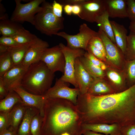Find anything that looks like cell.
<instances>
[{
  "label": "cell",
  "mask_w": 135,
  "mask_h": 135,
  "mask_svg": "<svg viewBox=\"0 0 135 135\" xmlns=\"http://www.w3.org/2000/svg\"><path fill=\"white\" fill-rule=\"evenodd\" d=\"M76 106L82 124H135V84L122 92L100 96H78Z\"/></svg>",
  "instance_id": "cell-1"
},
{
  "label": "cell",
  "mask_w": 135,
  "mask_h": 135,
  "mask_svg": "<svg viewBox=\"0 0 135 135\" xmlns=\"http://www.w3.org/2000/svg\"><path fill=\"white\" fill-rule=\"evenodd\" d=\"M42 124V135H81L82 115L68 100L48 98L45 101Z\"/></svg>",
  "instance_id": "cell-2"
},
{
  "label": "cell",
  "mask_w": 135,
  "mask_h": 135,
  "mask_svg": "<svg viewBox=\"0 0 135 135\" xmlns=\"http://www.w3.org/2000/svg\"><path fill=\"white\" fill-rule=\"evenodd\" d=\"M54 76V73L40 60L32 64L27 68L21 87L32 94L43 95L51 87Z\"/></svg>",
  "instance_id": "cell-3"
},
{
  "label": "cell",
  "mask_w": 135,
  "mask_h": 135,
  "mask_svg": "<svg viewBox=\"0 0 135 135\" xmlns=\"http://www.w3.org/2000/svg\"><path fill=\"white\" fill-rule=\"evenodd\" d=\"M42 4L41 8L35 16L34 26L41 33L50 36L55 35L63 29L64 18L54 15L52 4L45 0Z\"/></svg>",
  "instance_id": "cell-4"
},
{
  "label": "cell",
  "mask_w": 135,
  "mask_h": 135,
  "mask_svg": "<svg viewBox=\"0 0 135 135\" xmlns=\"http://www.w3.org/2000/svg\"><path fill=\"white\" fill-rule=\"evenodd\" d=\"M21 0H15L16 6L10 17L12 20L19 23L27 22L34 25L35 16L41 8L45 0H33L23 4Z\"/></svg>",
  "instance_id": "cell-5"
},
{
  "label": "cell",
  "mask_w": 135,
  "mask_h": 135,
  "mask_svg": "<svg viewBox=\"0 0 135 135\" xmlns=\"http://www.w3.org/2000/svg\"><path fill=\"white\" fill-rule=\"evenodd\" d=\"M55 35L62 37L66 41V46L72 49H81L86 51L90 40L98 36V34L91 29L85 23L80 25L79 32L75 35H70L64 32H58Z\"/></svg>",
  "instance_id": "cell-6"
},
{
  "label": "cell",
  "mask_w": 135,
  "mask_h": 135,
  "mask_svg": "<svg viewBox=\"0 0 135 135\" xmlns=\"http://www.w3.org/2000/svg\"><path fill=\"white\" fill-rule=\"evenodd\" d=\"M64 56L65 64L63 75L60 78L64 82L72 84L78 88L74 77L75 64L76 59L84 55L85 50L81 49H72L62 43L58 44Z\"/></svg>",
  "instance_id": "cell-7"
},
{
  "label": "cell",
  "mask_w": 135,
  "mask_h": 135,
  "mask_svg": "<svg viewBox=\"0 0 135 135\" xmlns=\"http://www.w3.org/2000/svg\"><path fill=\"white\" fill-rule=\"evenodd\" d=\"M40 60L43 62L53 73L60 71L64 73L65 59L59 45L46 49L43 52Z\"/></svg>",
  "instance_id": "cell-8"
},
{
  "label": "cell",
  "mask_w": 135,
  "mask_h": 135,
  "mask_svg": "<svg viewBox=\"0 0 135 135\" xmlns=\"http://www.w3.org/2000/svg\"><path fill=\"white\" fill-rule=\"evenodd\" d=\"M66 83L60 78H57L54 86L43 95L46 99L58 98L66 99L76 105L78 96L80 93L79 89L70 88Z\"/></svg>",
  "instance_id": "cell-9"
},
{
  "label": "cell",
  "mask_w": 135,
  "mask_h": 135,
  "mask_svg": "<svg viewBox=\"0 0 135 135\" xmlns=\"http://www.w3.org/2000/svg\"><path fill=\"white\" fill-rule=\"evenodd\" d=\"M81 12L78 16L89 22H96L97 18L106 10L104 0H85L80 4Z\"/></svg>",
  "instance_id": "cell-10"
},
{
  "label": "cell",
  "mask_w": 135,
  "mask_h": 135,
  "mask_svg": "<svg viewBox=\"0 0 135 135\" xmlns=\"http://www.w3.org/2000/svg\"><path fill=\"white\" fill-rule=\"evenodd\" d=\"M49 46L47 42L38 38L30 46L20 65L27 69L32 64L40 61L44 51Z\"/></svg>",
  "instance_id": "cell-11"
},
{
  "label": "cell",
  "mask_w": 135,
  "mask_h": 135,
  "mask_svg": "<svg viewBox=\"0 0 135 135\" xmlns=\"http://www.w3.org/2000/svg\"><path fill=\"white\" fill-rule=\"evenodd\" d=\"M27 69L20 64L15 66L0 77L9 92L21 87L22 80Z\"/></svg>",
  "instance_id": "cell-12"
},
{
  "label": "cell",
  "mask_w": 135,
  "mask_h": 135,
  "mask_svg": "<svg viewBox=\"0 0 135 135\" xmlns=\"http://www.w3.org/2000/svg\"><path fill=\"white\" fill-rule=\"evenodd\" d=\"M98 36L104 43L106 53V58L112 65L119 66L124 54L116 44L113 43L102 30L99 29Z\"/></svg>",
  "instance_id": "cell-13"
},
{
  "label": "cell",
  "mask_w": 135,
  "mask_h": 135,
  "mask_svg": "<svg viewBox=\"0 0 135 135\" xmlns=\"http://www.w3.org/2000/svg\"><path fill=\"white\" fill-rule=\"evenodd\" d=\"M74 77L80 94H84L87 93L94 79L84 68L79 57L75 61Z\"/></svg>",
  "instance_id": "cell-14"
},
{
  "label": "cell",
  "mask_w": 135,
  "mask_h": 135,
  "mask_svg": "<svg viewBox=\"0 0 135 135\" xmlns=\"http://www.w3.org/2000/svg\"><path fill=\"white\" fill-rule=\"evenodd\" d=\"M20 96L24 103L26 106L35 108L39 110L40 114L43 116V108L46 99L44 95H38L30 93L21 87L14 90Z\"/></svg>",
  "instance_id": "cell-15"
},
{
  "label": "cell",
  "mask_w": 135,
  "mask_h": 135,
  "mask_svg": "<svg viewBox=\"0 0 135 135\" xmlns=\"http://www.w3.org/2000/svg\"><path fill=\"white\" fill-rule=\"evenodd\" d=\"M106 10L109 17H128L126 0H104Z\"/></svg>",
  "instance_id": "cell-16"
},
{
  "label": "cell",
  "mask_w": 135,
  "mask_h": 135,
  "mask_svg": "<svg viewBox=\"0 0 135 135\" xmlns=\"http://www.w3.org/2000/svg\"><path fill=\"white\" fill-rule=\"evenodd\" d=\"M121 128L120 126L115 124H84L82 125V130H90L107 135H121Z\"/></svg>",
  "instance_id": "cell-17"
},
{
  "label": "cell",
  "mask_w": 135,
  "mask_h": 135,
  "mask_svg": "<svg viewBox=\"0 0 135 135\" xmlns=\"http://www.w3.org/2000/svg\"><path fill=\"white\" fill-rule=\"evenodd\" d=\"M27 106L24 103H18L8 112L9 127L16 132L24 117Z\"/></svg>",
  "instance_id": "cell-18"
},
{
  "label": "cell",
  "mask_w": 135,
  "mask_h": 135,
  "mask_svg": "<svg viewBox=\"0 0 135 135\" xmlns=\"http://www.w3.org/2000/svg\"><path fill=\"white\" fill-rule=\"evenodd\" d=\"M112 26L116 43L124 54L126 48L127 30L124 26L116 22L110 20Z\"/></svg>",
  "instance_id": "cell-19"
},
{
  "label": "cell",
  "mask_w": 135,
  "mask_h": 135,
  "mask_svg": "<svg viewBox=\"0 0 135 135\" xmlns=\"http://www.w3.org/2000/svg\"><path fill=\"white\" fill-rule=\"evenodd\" d=\"M40 112L37 109L27 106L22 120L17 132V135H32L31 127L34 117Z\"/></svg>",
  "instance_id": "cell-20"
},
{
  "label": "cell",
  "mask_w": 135,
  "mask_h": 135,
  "mask_svg": "<svg viewBox=\"0 0 135 135\" xmlns=\"http://www.w3.org/2000/svg\"><path fill=\"white\" fill-rule=\"evenodd\" d=\"M115 93V90L111 86L104 82L101 78H96L94 79L87 93L100 96Z\"/></svg>",
  "instance_id": "cell-21"
},
{
  "label": "cell",
  "mask_w": 135,
  "mask_h": 135,
  "mask_svg": "<svg viewBox=\"0 0 135 135\" xmlns=\"http://www.w3.org/2000/svg\"><path fill=\"white\" fill-rule=\"evenodd\" d=\"M23 103L20 96L14 90L10 91L0 101V112H8L17 104Z\"/></svg>",
  "instance_id": "cell-22"
},
{
  "label": "cell",
  "mask_w": 135,
  "mask_h": 135,
  "mask_svg": "<svg viewBox=\"0 0 135 135\" xmlns=\"http://www.w3.org/2000/svg\"><path fill=\"white\" fill-rule=\"evenodd\" d=\"M109 17L108 12L106 10L97 18L96 22L99 26V29L104 32L112 41L116 44Z\"/></svg>",
  "instance_id": "cell-23"
},
{
  "label": "cell",
  "mask_w": 135,
  "mask_h": 135,
  "mask_svg": "<svg viewBox=\"0 0 135 135\" xmlns=\"http://www.w3.org/2000/svg\"><path fill=\"white\" fill-rule=\"evenodd\" d=\"M33 42L15 47H10L8 51L14 66L21 64L28 48Z\"/></svg>",
  "instance_id": "cell-24"
},
{
  "label": "cell",
  "mask_w": 135,
  "mask_h": 135,
  "mask_svg": "<svg viewBox=\"0 0 135 135\" xmlns=\"http://www.w3.org/2000/svg\"><path fill=\"white\" fill-rule=\"evenodd\" d=\"M23 27L20 24L10 19L0 21V34L2 36H12Z\"/></svg>",
  "instance_id": "cell-25"
},
{
  "label": "cell",
  "mask_w": 135,
  "mask_h": 135,
  "mask_svg": "<svg viewBox=\"0 0 135 135\" xmlns=\"http://www.w3.org/2000/svg\"><path fill=\"white\" fill-rule=\"evenodd\" d=\"M79 59L85 69L94 79L102 78L104 76L103 70L84 56L79 57Z\"/></svg>",
  "instance_id": "cell-26"
},
{
  "label": "cell",
  "mask_w": 135,
  "mask_h": 135,
  "mask_svg": "<svg viewBox=\"0 0 135 135\" xmlns=\"http://www.w3.org/2000/svg\"><path fill=\"white\" fill-rule=\"evenodd\" d=\"M12 37L20 45L32 43L38 38L36 35L31 33L24 27L19 30Z\"/></svg>",
  "instance_id": "cell-27"
},
{
  "label": "cell",
  "mask_w": 135,
  "mask_h": 135,
  "mask_svg": "<svg viewBox=\"0 0 135 135\" xmlns=\"http://www.w3.org/2000/svg\"><path fill=\"white\" fill-rule=\"evenodd\" d=\"M14 66L9 51L0 54V77L2 76Z\"/></svg>",
  "instance_id": "cell-28"
},
{
  "label": "cell",
  "mask_w": 135,
  "mask_h": 135,
  "mask_svg": "<svg viewBox=\"0 0 135 135\" xmlns=\"http://www.w3.org/2000/svg\"><path fill=\"white\" fill-rule=\"evenodd\" d=\"M124 54L129 60L135 59V35L130 32L127 37Z\"/></svg>",
  "instance_id": "cell-29"
},
{
  "label": "cell",
  "mask_w": 135,
  "mask_h": 135,
  "mask_svg": "<svg viewBox=\"0 0 135 135\" xmlns=\"http://www.w3.org/2000/svg\"><path fill=\"white\" fill-rule=\"evenodd\" d=\"M107 75L114 85L113 88L116 93L120 92L126 90L122 86V77L118 73L114 70H110L108 72Z\"/></svg>",
  "instance_id": "cell-30"
},
{
  "label": "cell",
  "mask_w": 135,
  "mask_h": 135,
  "mask_svg": "<svg viewBox=\"0 0 135 135\" xmlns=\"http://www.w3.org/2000/svg\"><path fill=\"white\" fill-rule=\"evenodd\" d=\"M42 119L40 112L34 117L31 127L32 135H42L41 130Z\"/></svg>",
  "instance_id": "cell-31"
},
{
  "label": "cell",
  "mask_w": 135,
  "mask_h": 135,
  "mask_svg": "<svg viewBox=\"0 0 135 135\" xmlns=\"http://www.w3.org/2000/svg\"><path fill=\"white\" fill-rule=\"evenodd\" d=\"M128 61L127 66V74L131 86L135 84V59Z\"/></svg>",
  "instance_id": "cell-32"
},
{
  "label": "cell",
  "mask_w": 135,
  "mask_h": 135,
  "mask_svg": "<svg viewBox=\"0 0 135 135\" xmlns=\"http://www.w3.org/2000/svg\"><path fill=\"white\" fill-rule=\"evenodd\" d=\"M88 44L93 45L100 50L106 58V53L104 43L98 36L92 37L90 40Z\"/></svg>",
  "instance_id": "cell-33"
},
{
  "label": "cell",
  "mask_w": 135,
  "mask_h": 135,
  "mask_svg": "<svg viewBox=\"0 0 135 135\" xmlns=\"http://www.w3.org/2000/svg\"><path fill=\"white\" fill-rule=\"evenodd\" d=\"M8 112H0V133L10 126Z\"/></svg>",
  "instance_id": "cell-34"
},
{
  "label": "cell",
  "mask_w": 135,
  "mask_h": 135,
  "mask_svg": "<svg viewBox=\"0 0 135 135\" xmlns=\"http://www.w3.org/2000/svg\"><path fill=\"white\" fill-rule=\"evenodd\" d=\"M128 18L130 22H135V0H127Z\"/></svg>",
  "instance_id": "cell-35"
},
{
  "label": "cell",
  "mask_w": 135,
  "mask_h": 135,
  "mask_svg": "<svg viewBox=\"0 0 135 135\" xmlns=\"http://www.w3.org/2000/svg\"><path fill=\"white\" fill-rule=\"evenodd\" d=\"M86 51L101 60L105 61L106 60V57L102 52L92 45L88 44Z\"/></svg>",
  "instance_id": "cell-36"
},
{
  "label": "cell",
  "mask_w": 135,
  "mask_h": 135,
  "mask_svg": "<svg viewBox=\"0 0 135 135\" xmlns=\"http://www.w3.org/2000/svg\"><path fill=\"white\" fill-rule=\"evenodd\" d=\"M0 45L9 47H14L21 45L12 36H2L0 38Z\"/></svg>",
  "instance_id": "cell-37"
},
{
  "label": "cell",
  "mask_w": 135,
  "mask_h": 135,
  "mask_svg": "<svg viewBox=\"0 0 135 135\" xmlns=\"http://www.w3.org/2000/svg\"><path fill=\"white\" fill-rule=\"evenodd\" d=\"M52 11L54 15L59 18H62V14L64 6L54 0L52 4Z\"/></svg>",
  "instance_id": "cell-38"
},
{
  "label": "cell",
  "mask_w": 135,
  "mask_h": 135,
  "mask_svg": "<svg viewBox=\"0 0 135 135\" xmlns=\"http://www.w3.org/2000/svg\"><path fill=\"white\" fill-rule=\"evenodd\" d=\"M121 135H135V124L121 127Z\"/></svg>",
  "instance_id": "cell-39"
},
{
  "label": "cell",
  "mask_w": 135,
  "mask_h": 135,
  "mask_svg": "<svg viewBox=\"0 0 135 135\" xmlns=\"http://www.w3.org/2000/svg\"><path fill=\"white\" fill-rule=\"evenodd\" d=\"M84 56L92 63L100 68V67L103 62L92 54L87 51H86Z\"/></svg>",
  "instance_id": "cell-40"
},
{
  "label": "cell",
  "mask_w": 135,
  "mask_h": 135,
  "mask_svg": "<svg viewBox=\"0 0 135 135\" xmlns=\"http://www.w3.org/2000/svg\"><path fill=\"white\" fill-rule=\"evenodd\" d=\"M9 92L6 87L2 78L0 77V99L2 100L8 95Z\"/></svg>",
  "instance_id": "cell-41"
},
{
  "label": "cell",
  "mask_w": 135,
  "mask_h": 135,
  "mask_svg": "<svg viewBox=\"0 0 135 135\" xmlns=\"http://www.w3.org/2000/svg\"><path fill=\"white\" fill-rule=\"evenodd\" d=\"M85 0H60L58 1V2L64 6L66 4L72 5L80 4Z\"/></svg>",
  "instance_id": "cell-42"
},
{
  "label": "cell",
  "mask_w": 135,
  "mask_h": 135,
  "mask_svg": "<svg viewBox=\"0 0 135 135\" xmlns=\"http://www.w3.org/2000/svg\"><path fill=\"white\" fill-rule=\"evenodd\" d=\"M0 135H17V132L9 127L0 132Z\"/></svg>",
  "instance_id": "cell-43"
},
{
  "label": "cell",
  "mask_w": 135,
  "mask_h": 135,
  "mask_svg": "<svg viewBox=\"0 0 135 135\" xmlns=\"http://www.w3.org/2000/svg\"><path fill=\"white\" fill-rule=\"evenodd\" d=\"M81 11V7L80 4L72 5V13L78 16Z\"/></svg>",
  "instance_id": "cell-44"
},
{
  "label": "cell",
  "mask_w": 135,
  "mask_h": 135,
  "mask_svg": "<svg viewBox=\"0 0 135 135\" xmlns=\"http://www.w3.org/2000/svg\"><path fill=\"white\" fill-rule=\"evenodd\" d=\"M63 8L64 12L67 15H70L72 14V5L66 4L64 6Z\"/></svg>",
  "instance_id": "cell-45"
},
{
  "label": "cell",
  "mask_w": 135,
  "mask_h": 135,
  "mask_svg": "<svg viewBox=\"0 0 135 135\" xmlns=\"http://www.w3.org/2000/svg\"><path fill=\"white\" fill-rule=\"evenodd\" d=\"M82 134L83 135H107L88 130H82Z\"/></svg>",
  "instance_id": "cell-46"
},
{
  "label": "cell",
  "mask_w": 135,
  "mask_h": 135,
  "mask_svg": "<svg viewBox=\"0 0 135 135\" xmlns=\"http://www.w3.org/2000/svg\"><path fill=\"white\" fill-rule=\"evenodd\" d=\"M10 47L0 45V54L3 53L8 51Z\"/></svg>",
  "instance_id": "cell-47"
},
{
  "label": "cell",
  "mask_w": 135,
  "mask_h": 135,
  "mask_svg": "<svg viewBox=\"0 0 135 135\" xmlns=\"http://www.w3.org/2000/svg\"><path fill=\"white\" fill-rule=\"evenodd\" d=\"M129 28L130 32L135 35V22H130Z\"/></svg>",
  "instance_id": "cell-48"
},
{
  "label": "cell",
  "mask_w": 135,
  "mask_h": 135,
  "mask_svg": "<svg viewBox=\"0 0 135 135\" xmlns=\"http://www.w3.org/2000/svg\"><path fill=\"white\" fill-rule=\"evenodd\" d=\"M0 2V16H1L6 14V10L2 4Z\"/></svg>",
  "instance_id": "cell-49"
},
{
  "label": "cell",
  "mask_w": 135,
  "mask_h": 135,
  "mask_svg": "<svg viewBox=\"0 0 135 135\" xmlns=\"http://www.w3.org/2000/svg\"><path fill=\"white\" fill-rule=\"evenodd\" d=\"M100 68L103 70H106L107 68L106 66L103 62Z\"/></svg>",
  "instance_id": "cell-50"
}]
</instances>
